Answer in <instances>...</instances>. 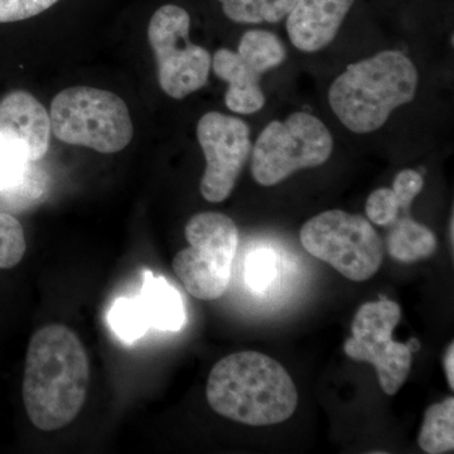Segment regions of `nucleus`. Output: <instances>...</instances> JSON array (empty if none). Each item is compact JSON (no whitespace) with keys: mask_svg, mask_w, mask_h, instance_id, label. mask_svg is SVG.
Instances as JSON below:
<instances>
[{"mask_svg":"<svg viewBox=\"0 0 454 454\" xmlns=\"http://www.w3.org/2000/svg\"><path fill=\"white\" fill-rule=\"evenodd\" d=\"M399 200L390 188L373 191L366 201V216L375 225L389 227L395 223L402 211Z\"/></svg>","mask_w":454,"mask_h":454,"instance_id":"23","label":"nucleus"},{"mask_svg":"<svg viewBox=\"0 0 454 454\" xmlns=\"http://www.w3.org/2000/svg\"><path fill=\"white\" fill-rule=\"evenodd\" d=\"M59 0H0V23L20 22L38 16Z\"/></svg>","mask_w":454,"mask_h":454,"instance_id":"24","label":"nucleus"},{"mask_svg":"<svg viewBox=\"0 0 454 454\" xmlns=\"http://www.w3.org/2000/svg\"><path fill=\"white\" fill-rule=\"evenodd\" d=\"M418 71L400 51H382L348 66L331 85L328 101L337 118L357 134L380 129L391 113L413 101Z\"/></svg>","mask_w":454,"mask_h":454,"instance_id":"3","label":"nucleus"},{"mask_svg":"<svg viewBox=\"0 0 454 454\" xmlns=\"http://www.w3.org/2000/svg\"><path fill=\"white\" fill-rule=\"evenodd\" d=\"M215 74L229 83L225 103L231 112L254 114L265 104V97L260 88L262 74L247 64L238 52L221 49L215 53L211 64Z\"/></svg>","mask_w":454,"mask_h":454,"instance_id":"14","label":"nucleus"},{"mask_svg":"<svg viewBox=\"0 0 454 454\" xmlns=\"http://www.w3.org/2000/svg\"><path fill=\"white\" fill-rule=\"evenodd\" d=\"M387 249L391 258L402 262L428 259L435 253L438 241L428 227L408 216L397 217L390 225Z\"/></svg>","mask_w":454,"mask_h":454,"instance_id":"16","label":"nucleus"},{"mask_svg":"<svg viewBox=\"0 0 454 454\" xmlns=\"http://www.w3.org/2000/svg\"><path fill=\"white\" fill-rule=\"evenodd\" d=\"M50 118L57 139L100 153L121 152L133 139L127 104L106 90L88 86L64 90L53 98Z\"/></svg>","mask_w":454,"mask_h":454,"instance_id":"4","label":"nucleus"},{"mask_svg":"<svg viewBox=\"0 0 454 454\" xmlns=\"http://www.w3.org/2000/svg\"><path fill=\"white\" fill-rule=\"evenodd\" d=\"M355 0H295L286 20L293 46L303 52H317L339 33Z\"/></svg>","mask_w":454,"mask_h":454,"instance_id":"12","label":"nucleus"},{"mask_svg":"<svg viewBox=\"0 0 454 454\" xmlns=\"http://www.w3.org/2000/svg\"><path fill=\"white\" fill-rule=\"evenodd\" d=\"M151 317L152 328L166 333H178L187 321L186 309L181 293L163 277L153 271L143 274L140 291Z\"/></svg>","mask_w":454,"mask_h":454,"instance_id":"15","label":"nucleus"},{"mask_svg":"<svg viewBox=\"0 0 454 454\" xmlns=\"http://www.w3.org/2000/svg\"><path fill=\"white\" fill-rule=\"evenodd\" d=\"M333 139L324 122L309 113H294L286 121H271L252 149L253 177L274 186L297 170L327 162Z\"/></svg>","mask_w":454,"mask_h":454,"instance_id":"7","label":"nucleus"},{"mask_svg":"<svg viewBox=\"0 0 454 454\" xmlns=\"http://www.w3.org/2000/svg\"><path fill=\"white\" fill-rule=\"evenodd\" d=\"M206 397L217 414L252 427L286 422L298 405L297 387L286 370L255 351L221 358L208 376Z\"/></svg>","mask_w":454,"mask_h":454,"instance_id":"2","label":"nucleus"},{"mask_svg":"<svg viewBox=\"0 0 454 454\" xmlns=\"http://www.w3.org/2000/svg\"><path fill=\"white\" fill-rule=\"evenodd\" d=\"M49 190V177L28 146L0 128V211L16 215L37 205Z\"/></svg>","mask_w":454,"mask_h":454,"instance_id":"11","label":"nucleus"},{"mask_svg":"<svg viewBox=\"0 0 454 454\" xmlns=\"http://www.w3.org/2000/svg\"><path fill=\"white\" fill-rule=\"evenodd\" d=\"M27 250L25 230L14 215L0 211V270L16 267Z\"/></svg>","mask_w":454,"mask_h":454,"instance_id":"21","label":"nucleus"},{"mask_svg":"<svg viewBox=\"0 0 454 454\" xmlns=\"http://www.w3.org/2000/svg\"><path fill=\"white\" fill-rule=\"evenodd\" d=\"M301 243L343 277L365 282L378 273L384 244L366 217L340 210L322 212L301 230Z\"/></svg>","mask_w":454,"mask_h":454,"instance_id":"6","label":"nucleus"},{"mask_svg":"<svg viewBox=\"0 0 454 454\" xmlns=\"http://www.w3.org/2000/svg\"><path fill=\"white\" fill-rule=\"evenodd\" d=\"M90 361L82 340L67 325H44L27 351L22 395L35 428L53 432L76 419L88 396Z\"/></svg>","mask_w":454,"mask_h":454,"instance_id":"1","label":"nucleus"},{"mask_svg":"<svg viewBox=\"0 0 454 454\" xmlns=\"http://www.w3.org/2000/svg\"><path fill=\"white\" fill-rule=\"evenodd\" d=\"M223 13L236 23H278L288 16L295 0H219Z\"/></svg>","mask_w":454,"mask_h":454,"instance_id":"20","label":"nucleus"},{"mask_svg":"<svg viewBox=\"0 0 454 454\" xmlns=\"http://www.w3.org/2000/svg\"><path fill=\"white\" fill-rule=\"evenodd\" d=\"M197 138L206 158L203 199L214 203L225 201L252 154L249 127L235 116L207 113L197 124Z\"/></svg>","mask_w":454,"mask_h":454,"instance_id":"10","label":"nucleus"},{"mask_svg":"<svg viewBox=\"0 0 454 454\" xmlns=\"http://www.w3.org/2000/svg\"><path fill=\"white\" fill-rule=\"evenodd\" d=\"M454 346L453 342L448 346L446 356H444V370H446L447 381L450 389L454 390Z\"/></svg>","mask_w":454,"mask_h":454,"instance_id":"26","label":"nucleus"},{"mask_svg":"<svg viewBox=\"0 0 454 454\" xmlns=\"http://www.w3.org/2000/svg\"><path fill=\"white\" fill-rule=\"evenodd\" d=\"M190 25L184 8L167 4L155 12L148 28L160 88L177 100L207 83L212 64L208 51L190 41Z\"/></svg>","mask_w":454,"mask_h":454,"instance_id":"8","label":"nucleus"},{"mask_svg":"<svg viewBox=\"0 0 454 454\" xmlns=\"http://www.w3.org/2000/svg\"><path fill=\"white\" fill-rule=\"evenodd\" d=\"M278 274V260L271 250L260 249L250 254L245 269V280L250 291L262 294L270 288Z\"/></svg>","mask_w":454,"mask_h":454,"instance_id":"22","label":"nucleus"},{"mask_svg":"<svg viewBox=\"0 0 454 454\" xmlns=\"http://www.w3.org/2000/svg\"><path fill=\"white\" fill-rule=\"evenodd\" d=\"M184 234L190 247L173 259L176 276L199 300L223 297L238 252V226L220 212H202L191 217Z\"/></svg>","mask_w":454,"mask_h":454,"instance_id":"5","label":"nucleus"},{"mask_svg":"<svg viewBox=\"0 0 454 454\" xmlns=\"http://www.w3.org/2000/svg\"><path fill=\"white\" fill-rule=\"evenodd\" d=\"M238 53L260 74L282 65L286 56L282 41L274 33L260 29L245 33L239 43Z\"/></svg>","mask_w":454,"mask_h":454,"instance_id":"19","label":"nucleus"},{"mask_svg":"<svg viewBox=\"0 0 454 454\" xmlns=\"http://www.w3.org/2000/svg\"><path fill=\"white\" fill-rule=\"evenodd\" d=\"M113 333L127 345H133L152 328L151 317L140 293L136 297H121L114 301L107 315Z\"/></svg>","mask_w":454,"mask_h":454,"instance_id":"18","label":"nucleus"},{"mask_svg":"<svg viewBox=\"0 0 454 454\" xmlns=\"http://www.w3.org/2000/svg\"><path fill=\"white\" fill-rule=\"evenodd\" d=\"M405 345L408 346L409 349H411V354H413V352H417L418 349L420 348V342L417 339L409 340V342L405 343Z\"/></svg>","mask_w":454,"mask_h":454,"instance_id":"27","label":"nucleus"},{"mask_svg":"<svg viewBox=\"0 0 454 454\" xmlns=\"http://www.w3.org/2000/svg\"><path fill=\"white\" fill-rule=\"evenodd\" d=\"M424 181L422 175L414 169H404L397 173L394 179L393 191L399 200L403 210H408L415 197L422 192Z\"/></svg>","mask_w":454,"mask_h":454,"instance_id":"25","label":"nucleus"},{"mask_svg":"<svg viewBox=\"0 0 454 454\" xmlns=\"http://www.w3.org/2000/svg\"><path fill=\"white\" fill-rule=\"evenodd\" d=\"M0 128L20 137L35 160H41L49 151L50 114L40 101L26 91H13L0 101Z\"/></svg>","mask_w":454,"mask_h":454,"instance_id":"13","label":"nucleus"},{"mask_svg":"<svg viewBox=\"0 0 454 454\" xmlns=\"http://www.w3.org/2000/svg\"><path fill=\"white\" fill-rule=\"evenodd\" d=\"M402 309L395 301L381 298L358 309L352 322V336L346 340L345 354L358 363L375 366L382 390L395 395L408 379L411 352L405 343L393 340Z\"/></svg>","mask_w":454,"mask_h":454,"instance_id":"9","label":"nucleus"},{"mask_svg":"<svg viewBox=\"0 0 454 454\" xmlns=\"http://www.w3.org/2000/svg\"><path fill=\"white\" fill-rule=\"evenodd\" d=\"M418 443L426 453L453 452L454 399L452 396L427 409Z\"/></svg>","mask_w":454,"mask_h":454,"instance_id":"17","label":"nucleus"}]
</instances>
